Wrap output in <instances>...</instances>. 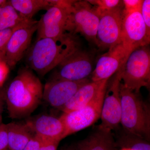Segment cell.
Instances as JSON below:
<instances>
[{
    "mask_svg": "<svg viewBox=\"0 0 150 150\" xmlns=\"http://www.w3.org/2000/svg\"><path fill=\"white\" fill-rule=\"evenodd\" d=\"M71 32L80 33L96 43L99 16L96 8L87 1H74L70 11Z\"/></svg>",
    "mask_w": 150,
    "mask_h": 150,
    "instance_id": "8",
    "label": "cell"
},
{
    "mask_svg": "<svg viewBox=\"0 0 150 150\" xmlns=\"http://www.w3.org/2000/svg\"><path fill=\"white\" fill-rule=\"evenodd\" d=\"M8 2L25 20H30L39 11L52 6L51 0H10Z\"/></svg>",
    "mask_w": 150,
    "mask_h": 150,
    "instance_id": "19",
    "label": "cell"
},
{
    "mask_svg": "<svg viewBox=\"0 0 150 150\" xmlns=\"http://www.w3.org/2000/svg\"><path fill=\"white\" fill-rule=\"evenodd\" d=\"M87 1L96 8L105 10L121 7L122 3V1L119 0H90Z\"/></svg>",
    "mask_w": 150,
    "mask_h": 150,
    "instance_id": "22",
    "label": "cell"
},
{
    "mask_svg": "<svg viewBox=\"0 0 150 150\" xmlns=\"http://www.w3.org/2000/svg\"><path fill=\"white\" fill-rule=\"evenodd\" d=\"M9 72L8 65L4 61H0V87L4 84Z\"/></svg>",
    "mask_w": 150,
    "mask_h": 150,
    "instance_id": "28",
    "label": "cell"
},
{
    "mask_svg": "<svg viewBox=\"0 0 150 150\" xmlns=\"http://www.w3.org/2000/svg\"><path fill=\"white\" fill-rule=\"evenodd\" d=\"M8 144L7 125L1 123L0 125V150L8 149Z\"/></svg>",
    "mask_w": 150,
    "mask_h": 150,
    "instance_id": "26",
    "label": "cell"
},
{
    "mask_svg": "<svg viewBox=\"0 0 150 150\" xmlns=\"http://www.w3.org/2000/svg\"><path fill=\"white\" fill-rule=\"evenodd\" d=\"M43 142L42 138L34 134L23 150H39Z\"/></svg>",
    "mask_w": 150,
    "mask_h": 150,
    "instance_id": "27",
    "label": "cell"
},
{
    "mask_svg": "<svg viewBox=\"0 0 150 150\" xmlns=\"http://www.w3.org/2000/svg\"><path fill=\"white\" fill-rule=\"evenodd\" d=\"M108 80L89 81L81 87L71 99L60 109L64 112L84 107L93 100L107 86Z\"/></svg>",
    "mask_w": 150,
    "mask_h": 150,
    "instance_id": "16",
    "label": "cell"
},
{
    "mask_svg": "<svg viewBox=\"0 0 150 150\" xmlns=\"http://www.w3.org/2000/svg\"><path fill=\"white\" fill-rule=\"evenodd\" d=\"M26 124L35 135L42 139L61 142L65 138L64 125L60 118L41 115Z\"/></svg>",
    "mask_w": 150,
    "mask_h": 150,
    "instance_id": "15",
    "label": "cell"
},
{
    "mask_svg": "<svg viewBox=\"0 0 150 150\" xmlns=\"http://www.w3.org/2000/svg\"><path fill=\"white\" fill-rule=\"evenodd\" d=\"M56 68L57 71L52 79L83 80L87 79L92 73V59L88 52L79 49Z\"/></svg>",
    "mask_w": 150,
    "mask_h": 150,
    "instance_id": "12",
    "label": "cell"
},
{
    "mask_svg": "<svg viewBox=\"0 0 150 150\" xmlns=\"http://www.w3.org/2000/svg\"><path fill=\"white\" fill-rule=\"evenodd\" d=\"M150 41L140 11L123 13L121 43L128 56L137 48L148 46Z\"/></svg>",
    "mask_w": 150,
    "mask_h": 150,
    "instance_id": "11",
    "label": "cell"
},
{
    "mask_svg": "<svg viewBox=\"0 0 150 150\" xmlns=\"http://www.w3.org/2000/svg\"><path fill=\"white\" fill-rule=\"evenodd\" d=\"M95 8L99 16L95 44L102 50H109L121 43L123 9L121 6L108 10Z\"/></svg>",
    "mask_w": 150,
    "mask_h": 150,
    "instance_id": "6",
    "label": "cell"
},
{
    "mask_svg": "<svg viewBox=\"0 0 150 150\" xmlns=\"http://www.w3.org/2000/svg\"><path fill=\"white\" fill-rule=\"evenodd\" d=\"M121 83L139 93L142 87L149 88L150 51L148 46L137 48L129 54L121 68Z\"/></svg>",
    "mask_w": 150,
    "mask_h": 150,
    "instance_id": "4",
    "label": "cell"
},
{
    "mask_svg": "<svg viewBox=\"0 0 150 150\" xmlns=\"http://www.w3.org/2000/svg\"><path fill=\"white\" fill-rule=\"evenodd\" d=\"M62 150H77L75 146H70L65 148Z\"/></svg>",
    "mask_w": 150,
    "mask_h": 150,
    "instance_id": "31",
    "label": "cell"
},
{
    "mask_svg": "<svg viewBox=\"0 0 150 150\" xmlns=\"http://www.w3.org/2000/svg\"><path fill=\"white\" fill-rule=\"evenodd\" d=\"M143 0H124L122 1L123 13L140 11Z\"/></svg>",
    "mask_w": 150,
    "mask_h": 150,
    "instance_id": "24",
    "label": "cell"
},
{
    "mask_svg": "<svg viewBox=\"0 0 150 150\" xmlns=\"http://www.w3.org/2000/svg\"><path fill=\"white\" fill-rule=\"evenodd\" d=\"M60 142L43 139V144L39 150H57Z\"/></svg>",
    "mask_w": 150,
    "mask_h": 150,
    "instance_id": "29",
    "label": "cell"
},
{
    "mask_svg": "<svg viewBox=\"0 0 150 150\" xmlns=\"http://www.w3.org/2000/svg\"><path fill=\"white\" fill-rule=\"evenodd\" d=\"M15 28L0 30V51L5 52L7 44Z\"/></svg>",
    "mask_w": 150,
    "mask_h": 150,
    "instance_id": "25",
    "label": "cell"
},
{
    "mask_svg": "<svg viewBox=\"0 0 150 150\" xmlns=\"http://www.w3.org/2000/svg\"><path fill=\"white\" fill-rule=\"evenodd\" d=\"M77 150H118L112 131L98 127L75 145Z\"/></svg>",
    "mask_w": 150,
    "mask_h": 150,
    "instance_id": "17",
    "label": "cell"
},
{
    "mask_svg": "<svg viewBox=\"0 0 150 150\" xmlns=\"http://www.w3.org/2000/svg\"><path fill=\"white\" fill-rule=\"evenodd\" d=\"M3 101L2 99L0 98V125L1 124L2 112L3 110Z\"/></svg>",
    "mask_w": 150,
    "mask_h": 150,
    "instance_id": "30",
    "label": "cell"
},
{
    "mask_svg": "<svg viewBox=\"0 0 150 150\" xmlns=\"http://www.w3.org/2000/svg\"><path fill=\"white\" fill-rule=\"evenodd\" d=\"M7 1H5V0H0V7L4 4L5 3H6Z\"/></svg>",
    "mask_w": 150,
    "mask_h": 150,
    "instance_id": "33",
    "label": "cell"
},
{
    "mask_svg": "<svg viewBox=\"0 0 150 150\" xmlns=\"http://www.w3.org/2000/svg\"><path fill=\"white\" fill-rule=\"evenodd\" d=\"M116 142L117 146L126 147L131 150H150L148 141L125 132Z\"/></svg>",
    "mask_w": 150,
    "mask_h": 150,
    "instance_id": "21",
    "label": "cell"
},
{
    "mask_svg": "<svg viewBox=\"0 0 150 150\" xmlns=\"http://www.w3.org/2000/svg\"><path fill=\"white\" fill-rule=\"evenodd\" d=\"M7 125L8 149L23 150L33 137L32 131L25 124L11 123Z\"/></svg>",
    "mask_w": 150,
    "mask_h": 150,
    "instance_id": "18",
    "label": "cell"
},
{
    "mask_svg": "<svg viewBox=\"0 0 150 150\" xmlns=\"http://www.w3.org/2000/svg\"><path fill=\"white\" fill-rule=\"evenodd\" d=\"M24 20L8 1L0 7V30L13 28Z\"/></svg>",
    "mask_w": 150,
    "mask_h": 150,
    "instance_id": "20",
    "label": "cell"
},
{
    "mask_svg": "<svg viewBox=\"0 0 150 150\" xmlns=\"http://www.w3.org/2000/svg\"><path fill=\"white\" fill-rule=\"evenodd\" d=\"M120 69L114 74L109 85L108 83L100 115L101 122L98 126L111 131L118 128L121 123V72Z\"/></svg>",
    "mask_w": 150,
    "mask_h": 150,
    "instance_id": "9",
    "label": "cell"
},
{
    "mask_svg": "<svg viewBox=\"0 0 150 150\" xmlns=\"http://www.w3.org/2000/svg\"><path fill=\"white\" fill-rule=\"evenodd\" d=\"M38 21L37 40L56 38L72 33L70 27V11L74 1L56 0Z\"/></svg>",
    "mask_w": 150,
    "mask_h": 150,
    "instance_id": "5",
    "label": "cell"
},
{
    "mask_svg": "<svg viewBox=\"0 0 150 150\" xmlns=\"http://www.w3.org/2000/svg\"><path fill=\"white\" fill-rule=\"evenodd\" d=\"M106 88L84 107L63 112L60 118L64 125L65 138L89 127L100 118Z\"/></svg>",
    "mask_w": 150,
    "mask_h": 150,
    "instance_id": "7",
    "label": "cell"
},
{
    "mask_svg": "<svg viewBox=\"0 0 150 150\" xmlns=\"http://www.w3.org/2000/svg\"><path fill=\"white\" fill-rule=\"evenodd\" d=\"M89 81L88 79L79 81L52 79L44 86L43 99L52 107L60 109L81 87Z\"/></svg>",
    "mask_w": 150,
    "mask_h": 150,
    "instance_id": "13",
    "label": "cell"
},
{
    "mask_svg": "<svg viewBox=\"0 0 150 150\" xmlns=\"http://www.w3.org/2000/svg\"><path fill=\"white\" fill-rule=\"evenodd\" d=\"M121 103V124L125 133L150 141L149 107L139 93L120 87Z\"/></svg>",
    "mask_w": 150,
    "mask_h": 150,
    "instance_id": "3",
    "label": "cell"
},
{
    "mask_svg": "<svg viewBox=\"0 0 150 150\" xmlns=\"http://www.w3.org/2000/svg\"><path fill=\"white\" fill-rule=\"evenodd\" d=\"M140 13L146 28L147 32L150 36V1L143 0Z\"/></svg>",
    "mask_w": 150,
    "mask_h": 150,
    "instance_id": "23",
    "label": "cell"
},
{
    "mask_svg": "<svg viewBox=\"0 0 150 150\" xmlns=\"http://www.w3.org/2000/svg\"><path fill=\"white\" fill-rule=\"evenodd\" d=\"M38 26V21L31 19L25 20L15 28L5 52V61L8 67L16 66L28 51Z\"/></svg>",
    "mask_w": 150,
    "mask_h": 150,
    "instance_id": "10",
    "label": "cell"
},
{
    "mask_svg": "<svg viewBox=\"0 0 150 150\" xmlns=\"http://www.w3.org/2000/svg\"><path fill=\"white\" fill-rule=\"evenodd\" d=\"M5 61V52L0 51V61Z\"/></svg>",
    "mask_w": 150,
    "mask_h": 150,
    "instance_id": "32",
    "label": "cell"
},
{
    "mask_svg": "<svg viewBox=\"0 0 150 150\" xmlns=\"http://www.w3.org/2000/svg\"><path fill=\"white\" fill-rule=\"evenodd\" d=\"M79 49L76 35L73 33L59 38H40L30 49L28 64L30 69L43 76Z\"/></svg>",
    "mask_w": 150,
    "mask_h": 150,
    "instance_id": "2",
    "label": "cell"
},
{
    "mask_svg": "<svg viewBox=\"0 0 150 150\" xmlns=\"http://www.w3.org/2000/svg\"><path fill=\"white\" fill-rule=\"evenodd\" d=\"M128 56L121 43L100 56L91 74V81L108 80L124 64Z\"/></svg>",
    "mask_w": 150,
    "mask_h": 150,
    "instance_id": "14",
    "label": "cell"
},
{
    "mask_svg": "<svg viewBox=\"0 0 150 150\" xmlns=\"http://www.w3.org/2000/svg\"><path fill=\"white\" fill-rule=\"evenodd\" d=\"M4 150H10L9 149H6Z\"/></svg>",
    "mask_w": 150,
    "mask_h": 150,
    "instance_id": "34",
    "label": "cell"
},
{
    "mask_svg": "<svg viewBox=\"0 0 150 150\" xmlns=\"http://www.w3.org/2000/svg\"><path fill=\"white\" fill-rule=\"evenodd\" d=\"M43 93L42 83L32 71L27 68L20 69L6 93L10 117L19 119L30 115L40 104Z\"/></svg>",
    "mask_w": 150,
    "mask_h": 150,
    "instance_id": "1",
    "label": "cell"
}]
</instances>
